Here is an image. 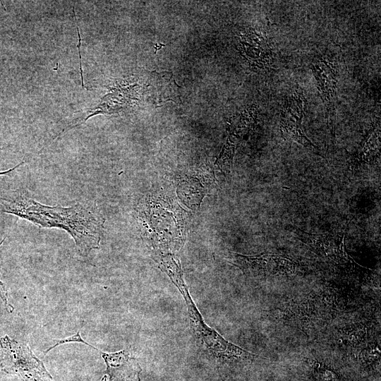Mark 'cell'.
I'll list each match as a JSON object with an SVG mask.
<instances>
[{"label": "cell", "instance_id": "9a60e30c", "mask_svg": "<svg viewBox=\"0 0 381 381\" xmlns=\"http://www.w3.org/2000/svg\"><path fill=\"white\" fill-rule=\"evenodd\" d=\"M380 350L378 345L368 347L362 351V359L363 362L368 365L380 361Z\"/></svg>", "mask_w": 381, "mask_h": 381}, {"label": "cell", "instance_id": "4fadbf2b", "mask_svg": "<svg viewBox=\"0 0 381 381\" xmlns=\"http://www.w3.org/2000/svg\"><path fill=\"white\" fill-rule=\"evenodd\" d=\"M308 364L316 381H341L339 373L332 367L317 360H309Z\"/></svg>", "mask_w": 381, "mask_h": 381}, {"label": "cell", "instance_id": "7c38bea8", "mask_svg": "<svg viewBox=\"0 0 381 381\" xmlns=\"http://www.w3.org/2000/svg\"><path fill=\"white\" fill-rule=\"evenodd\" d=\"M236 147V142L229 135L226 143L216 161V164L225 175H228L231 172Z\"/></svg>", "mask_w": 381, "mask_h": 381}, {"label": "cell", "instance_id": "44dd1931", "mask_svg": "<svg viewBox=\"0 0 381 381\" xmlns=\"http://www.w3.org/2000/svg\"><path fill=\"white\" fill-rule=\"evenodd\" d=\"M222 381H224V380H222Z\"/></svg>", "mask_w": 381, "mask_h": 381}, {"label": "cell", "instance_id": "8992f818", "mask_svg": "<svg viewBox=\"0 0 381 381\" xmlns=\"http://www.w3.org/2000/svg\"><path fill=\"white\" fill-rule=\"evenodd\" d=\"M100 353L107 365L108 381H140L142 369L128 350L110 353Z\"/></svg>", "mask_w": 381, "mask_h": 381}, {"label": "cell", "instance_id": "3957f363", "mask_svg": "<svg viewBox=\"0 0 381 381\" xmlns=\"http://www.w3.org/2000/svg\"><path fill=\"white\" fill-rule=\"evenodd\" d=\"M341 305L336 292L324 291L312 293L295 301L287 308L286 318L297 324L306 326L326 322L337 314Z\"/></svg>", "mask_w": 381, "mask_h": 381}, {"label": "cell", "instance_id": "7a4b0ae2", "mask_svg": "<svg viewBox=\"0 0 381 381\" xmlns=\"http://www.w3.org/2000/svg\"><path fill=\"white\" fill-rule=\"evenodd\" d=\"M0 367L4 372L16 375L23 381H54L28 345L7 335L0 339Z\"/></svg>", "mask_w": 381, "mask_h": 381}, {"label": "cell", "instance_id": "ac0fdd59", "mask_svg": "<svg viewBox=\"0 0 381 381\" xmlns=\"http://www.w3.org/2000/svg\"><path fill=\"white\" fill-rule=\"evenodd\" d=\"M73 13H74V16H75V23H76V28H77V32H78V54H79V62H80V76H81V82H82V87H84V83H83V69H82V63H81V54H80V44H81V37H80V30H79V28H78V22H77V19H76V16H75V10H74V7L73 8Z\"/></svg>", "mask_w": 381, "mask_h": 381}, {"label": "cell", "instance_id": "e0dca14e", "mask_svg": "<svg viewBox=\"0 0 381 381\" xmlns=\"http://www.w3.org/2000/svg\"><path fill=\"white\" fill-rule=\"evenodd\" d=\"M0 298L4 302V305L7 312L12 313L14 310V308L11 304H9L8 301V291L6 288L4 283H3L1 281H0Z\"/></svg>", "mask_w": 381, "mask_h": 381}, {"label": "cell", "instance_id": "6da1fadb", "mask_svg": "<svg viewBox=\"0 0 381 381\" xmlns=\"http://www.w3.org/2000/svg\"><path fill=\"white\" fill-rule=\"evenodd\" d=\"M0 212L28 220L42 228L66 231L83 255L99 248L105 222L92 204L78 202L66 207L50 206L37 201L23 189L1 195Z\"/></svg>", "mask_w": 381, "mask_h": 381}, {"label": "cell", "instance_id": "5bb4252c", "mask_svg": "<svg viewBox=\"0 0 381 381\" xmlns=\"http://www.w3.org/2000/svg\"><path fill=\"white\" fill-rule=\"evenodd\" d=\"M367 327L365 325H361L358 327H354L348 329L346 332H343L342 337L349 342L356 343L362 341L367 337Z\"/></svg>", "mask_w": 381, "mask_h": 381}, {"label": "cell", "instance_id": "277c9868", "mask_svg": "<svg viewBox=\"0 0 381 381\" xmlns=\"http://www.w3.org/2000/svg\"><path fill=\"white\" fill-rule=\"evenodd\" d=\"M229 259L246 275L253 277L292 275L298 267L291 259L274 253L250 256L230 253Z\"/></svg>", "mask_w": 381, "mask_h": 381}, {"label": "cell", "instance_id": "ffe728a7", "mask_svg": "<svg viewBox=\"0 0 381 381\" xmlns=\"http://www.w3.org/2000/svg\"><path fill=\"white\" fill-rule=\"evenodd\" d=\"M164 46H165V45H164V44H160V47H164ZM155 47L157 48V47ZM159 49H160V48L158 47V48H157V49H156V50H158Z\"/></svg>", "mask_w": 381, "mask_h": 381}, {"label": "cell", "instance_id": "d6986e66", "mask_svg": "<svg viewBox=\"0 0 381 381\" xmlns=\"http://www.w3.org/2000/svg\"><path fill=\"white\" fill-rule=\"evenodd\" d=\"M24 163H25V161H23L20 163H18L17 165H16L13 168H11V169H6V170H4V171H0V176H1V175H7V174H9L12 173L17 168L22 166Z\"/></svg>", "mask_w": 381, "mask_h": 381}, {"label": "cell", "instance_id": "30bf717a", "mask_svg": "<svg viewBox=\"0 0 381 381\" xmlns=\"http://www.w3.org/2000/svg\"><path fill=\"white\" fill-rule=\"evenodd\" d=\"M298 239L308 246L315 253L325 257L330 258L338 249L344 237L341 241L336 242L327 234H310L301 231L297 228H292Z\"/></svg>", "mask_w": 381, "mask_h": 381}, {"label": "cell", "instance_id": "ba28073f", "mask_svg": "<svg viewBox=\"0 0 381 381\" xmlns=\"http://www.w3.org/2000/svg\"><path fill=\"white\" fill-rule=\"evenodd\" d=\"M334 71L332 64L324 60L313 65V72L328 111L334 109L336 80Z\"/></svg>", "mask_w": 381, "mask_h": 381}, {"label": "cell", "instance_id": "9c48e42d", "mask_svg": "<svg viewBox=\"0 0 381 381\" xmlns=\"http://www.w3.org/2000/svg\"><path fill=\"white\" fill-rule=\"evenodd\" d=\"M328 259L339 272L351 278L363 282L372 275L370 270L359 265L347 253L344 241L335 253Z\"/></svg>", "mask_w": 381, "mask_h": 381}, {"label": "cell", "instance_id": "5b68a950", "mask_svg": "<svg viewBox=\"0 0 381 381\" xmlns=\"http://www.w3.org/2000/svg\"><path fill=\"white\" fill-rule=\"evenodd\" d=\"M305 98L302 93L295 92L284 105L282 111L281 131L284 138L295 140L303 146L315 149L306 137L302 126Z\"/></svg>", "mask_w": 381, "mask_h": 381}, {"label": "cell", "instance_id": "2e32d148", "mask_svg": "<svg viewBox=\"0 0 381 381\" xmlns=\"http://www.w3.org/2000/svg\"><path fill=\"white\" fill-rule=\"evenodd\" d=\"M54 344L53 346H52L51 347H49L48 349H47L45 351H44V353H47L49 351H51L52 349H53L54 348H55L56 346H59V345H61V344H65V343H69V342H80V343H83V344H85L95 349H97L96 348H95L93 346L90 345V344L87 343L85 340H83L82 339V337H80V330H79L76 334L71 336V337H68L67 338H64V339H59V340H54Z\"/></svg>", "mask_w": 381, "mask_h": 381}, {"label": "cell", "instance_id": "52a82bcc", "mask_svg": "<svg viewBox=\"0 0 381 381\" xmlns=\"http://www.w3.org/2000/svg\"><path fill=\"white\" fill-rule=\"evenodd\" d=\"M150 79L151 93L156 104L172 101L181 102L179 87L176 83L171 72H152Z\"/></svg>", "mask_w": 381, "mask_h": 381}, {"label": "cell", "instance_id": "8fae6325", "mask_svg": "<svg viewBox=\"0 0 381 381\" xmlns=\"http://www.w3.org/2000/svg\"><path fill=\"white\" fill-rule=\"evenodd\" d=\"M380 130L376 129L369 134L362 149L355 155L351 163V167L356 168L363 162L372 161L375 155L379 153L378 142Z\"/></svg>", "mask_w": 381, "mask_h": 381}]
</instances>
